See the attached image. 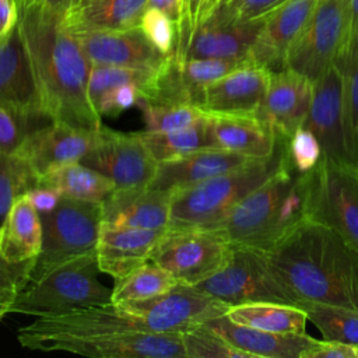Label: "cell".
Listing matches in <instances>:
<instances>
[{
    "label": "cell",
    "mask_w": 358,
    "mask_h": 358,
    "mask_svg": "<svg viewBox=\"0 0 358 358\" xmlns=\"http://www.w3.org/2000/svg\"><path fill=\"white\" fill-rule=\"evenodd\" d=\"M18 13L41 116L76 127L99 129L101 116L87 92L91 62L64 24L63 13L35 1L18 6Z\"/></svg>",
    "instance_id": "6da1fadb"
},
{
    "label": "cell",
    "mask_w": 358,
    "mask_h": 358,
    "mask_svg": "<svg viewBox=\"0 0 358 358\" xmlns=\"http://www.w3.org/2000/svg\"><path fill=\"white\" fill-rule=\"evenodd\" d=\"M264 255L302 306L322 302L358 312V249L331 228L308 220Z\"/></svg>",
    "instance_id": "7a4b0ae2"
},
{
    "label": "cell",
    "mask_w": 358,
    "mask_h": 358,
    "mask_svg": "<svg viewBox=\"0 0 358 358\" xmlns=\"http://www.w3.org/2000/svg\"><path fill=\"white\" fill-rule=\"evenodd\" d=\"M312 175L288 161L263 185L245 196L213 228L232 246L267 253L310 220Z\"/></svg>",
    "instance_id": "3957f363"
},
{
    "label": "cell",
    "mask_w": 358,
    "mask_h": 358,
    "mask_svg": "<svg viewBox=\"0 0 358 358\" xmlns=\"http://www.w3.org/2000/svg\"><path fill=\"white\" fill-rule=\"evenodd\" d=\"M285 161L282 140L275 154L267 159L175 190L171 196L168 229L213 228L245 196L268 180Z\"/></svg>",
    "instance_id": "277c9868"
},
{
    "label": "cell",
    "mask_w": 358,
    "mask_h": 358,
    "mask_svg": "<svg viewBox=\"0 0 358 358\" xmlns=\"http://www.w3.org/2000/svg\"><path fill=\"white\" fill-rule=\"evenodd\" d=\"M95 252L73 259L41 278L31 281L18 294L10 313L49 317L81 308L112 302V289L99 280Z\"/></svg>",
    "instance_id": "5b68a950"
},
{
    "label": "cell",
    "mask_w": 358,
    "mask_h": 358,
    "mask_svg": "<svg viewBox=\"0 0 358 358\" xmlns=\"http://www.w3.org/2000/svg\"><path fill=\"white\" fill-rule=\"evenodd\" d=\"M42 248L31 270L29 282L53 268L95 252L102 225V201L62 196L55 210L41 214Z\"/></svg>",
    "instance_id": "8992f818"
},
{
    "label": "cell",
    "mask_w": 358,
    "mask_h": 358,
    "mask_svg": "<svg viewBox=\"0 0 358 358\" xmlns=\"http://www.w3.org/2000/svg\"><path fill=\"white\" fill-rule=\"evenodd\" d=\"M350 48V13L345 0H317L299 36L291 45L284 69L315 81Z\"/></svg>",
    "instance_id": "52a82bcc"
},
{
    "label": "cell",
    "mask_w": 358,
    "mask_h": 358,
    "mask_svg": "<svg viewBox=\"0 0 358 358\" xmlns=\"http://www.w3.org/2000/svg\"><path fill=\"white\" fill-rule=\"evenodd\" d=\"M194 287L227 302L229 306L275 302L302 308L299 298L273 271L266 255L248 248L234 246L228 263Z\"/></svg>",
    "instance_id": "ba28073f"
},
{
    "label": "cell",
    "mask_w": 358,
    "mask_h": 358,
    "mask_svg": "<svg viewBox=\"0 0 358 358\" xmlns=\"http://www.w3.org/2000/svg\"><path fill=\"white\" fill-rule=\"evenodd\" d=\"M234 246L208 228L166 229L150 260L162 267L178 284L197 285L220 271L229 260Z\"/></svg>",
    "instance_id": "9c48e42d"
},
{
    "label": "cell",
    "mask_w": 358,
    "mask_h": 358,
    "mask_svg": "<svg viewBox=\"0 0 358 358\" xmlns=\"http://www.w3.org/2000/svg\"><path fill=\"white\" fill-rule=\"evenodd\" d=\"M319 140L324 158L358 166V143L354 140L344 96V77L334 63L313 81V94L303 122Z\"/></svg>",
    "instance_id": "30bf717a"
},
{
    "label": "cell",
    "mask_w": 358,
    "mask_h": 358,
    "mask_svg": "<svg viewBox=\"0 0 358 358\" xmlns=\"http://www.w3.org/2000/svg\"><path fill=\"white\" fill-rule=\"evenodd\" d=\"M122 305L136 317L141 331L180 334L227 315L231 308L197 287L185 284H176L161 295Z\"/></svg>",
    "instance_id": "8fae6325"
},
{
    "label": "cell",
    "mask_w": 358,
    "mask_h": 358,
    "mask_svg": "<svg viewBox=\"0 0 358 358\" xmlns=\"http://www.w3.org/2000/svg\"><path fill=\"white\" fill-rule=\"evenodd\" d=\"M310 175V220L331 228L358 249V166L322 157Z\"/></svg>",
    "instance_id": "7c38bea8"
},
{
    "label": "cell",
    "mask_w": 358,
    "mask_h": 358,
    "mask_svg": "<svg viewBox=\"0 0 358 358\" xmlns=\"http://www.w3.org/2000/svg\"><path fill=\"white\" fill-rule=\"evenodd\" d=\"M38 351H60L90 358H186L180 333L117 331L45 340Z\"/></svg>",
    "instance_id": "4fadbf2b"
},
{
    "label": "cell",
    "mask_w": 358,
    "mask_h": 358,
    "mask_svg": "<svg viewBox=\"0 0 358 358\" xmlns=\"http://www.w3.org/2000/svg\"><path fill=\"white\" fill-rule=\"evenodd\" d=\"M115 183V190L140 189L151 185L158 162L140 133H122L101 126L92 148L80 161Z\"/></svg>",
    "instance_id": "5bb4252c"
},
{
    "label": "cell",
    "mask_w": 358,
    "mask_h": 358,
    "mask_svg": "<svg viewBox=\"0 0 358 358\" xmlns=\"http://www.w3.org/2000/svg\"><path fill=\"white\" fill-rule=\"evenodd\" d=\"M264 15L252 21L229 22L210 15L176 45L175 59H246L263 25ZM250 59V57H249Z\"/></svg>",
    "instance_id": "9a60e30c"
},
{
    "label": "cell",
    "mask_w": 358,
    "mask_h": 358,
    "mask_svg": "<svg viewBox=\"0 0 358 358\" xmlns=\"http://www.w3.org/2000/svg\"><path fill=\"white\" fill-rule=\"evenodd\" d=\"M71 31V29H70ZM91 64L161 70L171 56L158 50L140 27L123 31H71Z\"/></svg>",
    "instance_id": "2e32d148"
},
{
    "label": "cell",
    "mask_w": 358,
    "mask_h": 358,
    "mask_svg": "<svg viewBox=\"0 0 358 358\" xmlns=\"http://www.w3.org/2000/svg\"><path fill=\"white\" fill-rule=\"evenodd\" d=\"M98 129L76 127L62 122L29 131L18 152L41 178L48 171L64 164L78 162L92 148Z\"/></svg>",
    "instance_id": "e0dca14e"
},
{
    "label": "cell",
    "mask_w": 358,
    "mask_h": 358,
    "mask_svg": "<svg viewBox=\"0 0 358 358\" xmlns=\"http://www.w3.org/2000/svg\"><path fill=\"white\" fill-rule=\"evenodd\" d=\"M271 70L253 62L208 84L200 103L207 115L256 116L268 83Z\"/></svg>",
    "instance_id": "ac0fdd59"
},
{
    "label": "cell",
    "mask_w": 358,
    "mask_h": 358,
    "mask_svg": "<svg viewBox=\"0 0 358 358\" xmlns=\"http://www.w3.org/2000/svg\"><path fill=\"white\" fill-rule=\"evenodd\" d=\"M313 94V81L291 69L271 71L270 83L257 112L280 138L288 140L303 124Z\"/></svg>",
    "instance_id": "d6986e66"
},
{
    "label": "cell",
    "mask_w": 358,
    "mask_h": 358,
    "mask_svg": "<svg viewBox=\"0 0 358 358\" xmlns=\"http://www.w3.org/2000/svg\"><path fill=\"white\" fill-rule=\"evenodd\" d=\"M316 3L317 0H284L268 11L250 49V60L271 71L282 70L287 52L302 32Z\"/></svg>",
    "instance_id": "ffe728a7"
},
{
    "label": "cell",
    "mask_w": 358,
    "mask_h": 358,
    "mask_svg": "<svg viewBox=\"0 0 358 358\" xmlns=\"http://www.w3.org/2000/svg\"><path fill=\"white\" fill-rule=\"evenodd\" d=\"M166 229L116 227L102 222L95 248L101 273L124 277L147 260Z\"/></svg>",
    "instance_id": "44dd1931"
},
{
    "label": "cell",
    "mask_w": 358,
    "mask_h": 358,
    "mask_svg": "<svg viewBox=\"0 0 358 358\" xmlns=\"http://www.w3.org/2000/svg\"><path fill=\"white\" fill-rule=\"evenodd\" d=\"M255 161L260 159L222 148H203L182 158L158 164L157 173L150 186L173 193Z\"/></svg>",
    "instance_id": "7402d4cb"
},
{
    "label": "cell",
    "mask_w": 358,
    "mask_h": 358,
    "mask_svg": "<svg viewBox=\"0 0 358 358\" xmlns=\"http://www.w3.org/2000/svg\"><path fill=\"white\" fill-rule=\"evenodd\" d=\"M204 324L250 358H305L319 341L306 333H273L238 324L227 315L210 319Z\"/></svg>",
    "instance_id": "603a6c76"
},
{
    "label": "cell",
    "mask_w": 358,
    "mask_h": 358,
    "mask_svg": "<svg viewBox=\"0 0 358 358\" xmlns=\"http://www.w3.org/2000/svg\"><path fill=\"white\" fill-rule=\"evenodd\" d=\"M172 193L151 186L113 190L102 201V222L143 229H168Z\"/></svg>",
    "instance_id": "cb8c5ba5"
},
{
    "label": "cell",
    "mask_w": 358,
    "mask_h": 358,
    "mask_svg": "<svg viewBox=\"0 0 358 358\" xmlns=\"http://www.w3.org/2000/svg\"><path fill=\"white\" fill-rule=\"evenodd\" d=\"M0 103L10 105L31 117L41 116L18 22L0 39Z\"/></svg>",
    "instance_id": "d4e9b609"
},
{
    "label": "cell",
    "mask_w": 358,
    "mask_h": 358,
    "mask_svg": "<svg viewBox=\"0 0 358 358\" xmlns=\"http://www.w3.org/2000/svg\"><path fill=\"white\" fill-rule=\"evenodd\" d=\"M211 145L243 154L255 159H267L275 154L280 138L257 116L208 115Z\"/></svg>",
    "instance_id": "484cf974"
},
{
    "label": "cell",
    "mask_w": 358,
    "mask_h": 358,
    "mask_svg": "<svg viewBox=\"0 0 358 358\" xmlns=\"http://www.w3.org/2000/svg\"><path fill=\"white\" fill-rule=\"evenodd\" d=\"M42 248V220L28 194L20 196L0 224V253L11 263L36 259Z\"/></svg>",
    "instance_id": "4316f807"
},
{
    "label": "cell",
    "mask_w": 358,
    "mask_h": 358,
    "mask_svg": "<svg viewBox=\"0 0 358 358\" xmlns=\"http://www.w3.org/2000/svg\"><path fill=\"white\" fill-rule=\"evenodd\" d=\"M147 0H88L63 13L71 31H123L137 28Z\"/></svg>",
    "instance_id": "83f0119b"
},
{
    "label": "cell",
    "mask_w": 358,
    "mask_h": 358,
    "mask_svg": "<svg viewBox=\"0 0 358 358\" xmlns=\"http://www.w3.org/2000/svg\"><path fill=\"white\" fill-rule=\"evenodd\" d=\"M38 186L50 187L64 197L84 201H103L115 190V183L109 178L80 161L48 171L39 178Z\"/></svg>",
    "instance_id": "f1b7e54d"
},
{
    "label": "cell",
    "mask_w": 358,
    "mask_h": 358,
    "mask_svg": "<svg viewBox=\"0 0 358 358\" xmlns=\"http://www.w3.org/2000/svg\"><path fill=\"white\" fill-rule=\"evenodd\" d=\"M227 316L243 326L255 327L273 333H305L308 315L301 306L275 303V302H252L234 305Z\"/></svg>",
    "instance_id": "f546056e"
},
{
    "label": "cell",
    "mask_w": 358,
    "mask_h": 358,
    "mask_svg": "<svg viewBox=\"0 0 358 358\" xmlns=\"http://www.w3.org/2000/svg\"><path fill=\"white\" fill-rule=\"evenodd\" d=\"M154 159L161 164L182 158L203 148H214L208 127V115L197 123L172 131H140Z\"/></svg>",
    "instance_id": "4dcf8cb0"
},
{
    "label": "cell",
    "mask_w": 358,
    "mask_h": 358,
    "mask_svg": "<svg viewBox=\"0 0 358 358\" xmlns=\"http://www.w3.org/2000/svg\"><path fill=\"white\" fill-rule=\"evenodd\" d=\"M178 282L157 263L147 260L124 277L116 278L112 288V302L127 303L161 295Z\"/></svg>",
    "instance_id": "1f68e13d"
},
{
    "label": "cell",
    "mask_w": 358,
    "mask_h": 358,
    "mask_svg": "<svg viewBox=\"0 0 358 358\" xmlns=\"http://www.w3.org/2000/svg\"><path fill=\"white\" fill-rule=\"evenodd\" d=\"M159 70L133 69L112 64H91L88 76V98L95 109L101 95L110 88L122 84H136L141 88V98H145L151 91Z\"/></svg>",
    "instance_id": "d6a6232c"
},
{
    "label": "cell",
    "mask_w": 358,
    "mask_h": 358,
    "mask_svg": "<svg viewBox=\"0 0 358 358\" xmlns=\"http://www.w3.org/2000/svg\"><path fill=\"white\" fill-rule=\"evenodd\" d=\"M302 308L324 340L358 345V312L322 302H305Z\"/></svg>",
    "instance_id": "836d02e7"
},
{
    "label": "cell",
    "mask_w": 358,
    "mask_h": 358,
    "mask_svg": "<svg viewBox=\"0 0 358 358\" xmlns=\"http://www.w3.org/2000/svg\"><path fill=\"white\" fill-rule=\"evenodd\" d=\"M38 175L18 154L0 150V224L11 204L38 186Z\"/></svg>",
    "instance_id": "e575fe53"
},
{
    "label": "cell",
    "mask_w": 358,
    "mask_h": 358,
    "mask_svg": "<svg viewBox=\"0 0 358 358\" xmlns=\"http://www.w3.org/2000/svg\"><path fill=\"white\" fill-rule=\"evenodd\" d=\"M144 117L145 130L148 131H172L189 127L207 113L194 105L187 103H154L140 99L137 105Z\"/></svg>",
    "instance_id": "d590c367"
},
{
    "label": "cell",
    "mask_w": 358,
    "mask_h": 358,
    "mask_svg": "<svg viewBox=\"0 0 358 358\" xmlns=\"http://www.w3.org/2000/svg\"><path fill=\"white\" fill-rule=\"evenodd\" d=\"M186 358H250L207 324L182 333Z\"/></svg>",
    "instance_id": "8d00e7d4"
},
{
    "label": "cell",
    "mask_w": 358,
    "mask_h": 358,
    "mask_svg": "<svg viewBox=\"0 0 358 358\" xmlns=\"http://www.w3.org/2000/svg\"><path fill=\"white\" fill-rule=\"evenodd\" d=\"M322 147L316 136L305 126H299L288 140H285V157L288 165L299 172L312 171L322 159Z\"/></svg>",
    "instance_id": "74e56055"
},
{
    "label": "cell",
    "mask_w": 358,
    "mask_h": 358,
    "mask_svg": "<svg viewBox=\"0 0 358 358\" xmlns=\"http://www.w3.org/2000/svg\"><path fill=\"white\" fill-rule=\"evenodd\" d=\"M35 260L36 259L11 263L0 253V319L10 313L15 298L29 282Z\"/></svg>",
    "instance_id": "f35d334b"
},
{
    "label": "cell",
    "mask_w": 358,
    "mask_h": 358,
    "mask_svg": "<svg viewBox=\"0 0 358 358\" xmlns=\"http://www.w3.org/2000/svg\"><path fill=\"white\" fill-rule=\"evenodd\" d=\"M138 27L158 50L169 56L175 53L178 43V27L165 13L157 8H145Z\"/></svg>",
    "instance_id": "ab89813d"
},
{
    "label": "cell",
    "mask_w": 358,
    "mask_h": 358,
    "mask_svg": "<svg viewBox=\"0 0 358 358\" xmlns=\"http://www.w3.org/2000/svg\"><path fill=\"white\" fill-rule=\"evenodd\" d=\"M344 77V96L348 123L354 140L358 143V38L344 60L336 62Z\"/></svg>",
    "instance_id": "60d3db41"
},
{
    "label": "cell",
    "mask_w": 358,
    "mask_h": 358,
    "mask_svg": "<svg viewBox=\"0 0 358 358\" xmlns=\"http://www.w3.org/2000/svg\"><path fill=\"white\" fill-rule=\"evenodd\" d=\"M282 1L284 0H222L210 15L229 22L252 21L266 15Z\"/></svg>",
    "instance_id": "b9f144b4"
},
{
    "label": "cell",
    "mask_w": 358,
    "mask_h": 358,
    "mask_svg": "<svg viewBox=\"0 0 358 358\" xmlns=\"http://www.w3.org/2000/svg\"><path fill=\"white\" fill-rule=\"evenodd\" d=\"M29 115L0 103V150L15 152L29 134Z\"/></svg>",
    "instance_id": "7bdbcfd3"
},
{
    "label": "cell",
    "mask_w": 358,
    "mask_h": 358,
    "mask_svg": "<svg viewBox=\"0 0 358 358\" xmlns=\"http://www.w3.org/2000/svg\"><path fill=\"white\" fill-rule=\"evenodd\" d=\"M141 88L136 84H122L108 90L101 95L95 105V110L102 116H115L133 106L141 99Z\"/></svg>",
    "instance_id": "ee69618b"
},
{
    "label": "cell",
    "mask_w": 358,
    "mask_h": 358,
    "mask_svg": "<svg viewBox=\"0 0 358 358\" xmlns=\"http://www.w3.org/2000/svg\"><path fill=\"white\" fill-rule=\"evenodd\" d=\"M305 358H358V350L352 344L319 340Z\"/></svg>",
    "instance_id": "f6af8a7d"
},
{
    "label": "cell",
    "mask_w": 358,
    "mask_h": 358,
    "mask_svg": "<svg viewBox=\"0 0 358 358\" xmlns=\"http://www.w3.org/2000/svg\"><path fill=\"white\" fill-rule=\"evenodd\" d=\"M147 8L165 13L176 24L178 38L187 27V0H147Z\"/></svg>",
    "instance_id": "bcb514c9"
},
{
    "label": "cell",
    "mask_w": 358,
    "mask_h": 358,
    "mask_svg": "<svg viewBox=\"0 0 358 358\" xmlns=\"http://www.w3.org/2000/svg\"><path fill=\"white\" fill-rule=\"evenodd\" d=\"M27 194L39 214H46L55 210L62 199V194L59 192L45 186H36L31 189Z\"/></svg>",
    "instance_id": "7dc6e473"
},
{
    "label": "cell",
    "mask_w": 358,
    "mask_h": 358,
    "mask_svg": "<svg viewBox=\"0 0 358 358\" xmlns=\"http://www.w3.org/2000/svg\"><path fill=\"white\" fill-rule=\"evenodd\" d=\"M18 17L17 0H0V39L17 25Z\"/></svg>",
    "instance_id": "c3c4849f"
},
{
    "label": "cell",
    "mask_w": 358,
    "mask_h": 358,
    "mask_svg": "<svg viewBox=\"0 0 358 358\" xmlns=\"http://www.w3.org/2000/svg\"><path fill=\"white\" fill-rule=\"evenodd\" d=\"M345 1H347L348 13H350V48H348V52H350L351 46L354 45V42L358 38V0H345ZM348 52H347V55H348Z\"/></svg>",
    "instance_id": "681fc988"
},
{
    "label": "cell",
    "mask_w": 358,
    "mask_h": 358,
    "mask_svg": "<svg viewBox=\"0 0 358 358\" xmlns=\"http://www.w3.org/2000/svg\"><path fill=\"white\" fill-rule=\"evenodd\" d=\"M222 0H200V4H199V10H197V14H196V18H194V22H193V27L190 28V31L197 25L200 24L201 21H204L215 8L217 6L221 3ZM183 38V36H182ZM180 38V39H182ZM179 39V41H180ZM178 41V42H179Z\"/></svg>",
    "instance_id": "f907efd6"
},
{
    "label": "cell",
    "mask_w": 358,
    "mask_h": 358,
    "mask_svg": "<svg viewBox=\"0 0 358 358\" xmlns=\"http://www.w3.org/2000/svg\"><path fill=\"white\" fill-rule=\"evenodd\" d=\"M39 3L41 6L43 7H48L50 10H55V11H60V13H64L74 0H32L31 3ZM29 4V3H28ZM21 6V4H20Z\"/></svg>",
    "instance_id": "816d5d0a"
},
{
    "label": "cell",
    "mask_w": 358,
    "mask_h": 358,
    "mask_svg": "<svg viewBox=\"0 0 358 358\" xmlns=\"http://www.w3.org/2000/svg\"><path fill=\"white\" fill-rule=\"evenodd\" d=\"M199 4H200V0H187V27L185 28V31L179 35L178 41L185 36L190 28L193 27V22H194V18H196V14H197V10H199Z\"/></svg>",
    "instance_id": "f5cc1de1"
},
{
    "label": "cell",
    "mask_w": 358,
    "mask_h": 358,
    "mask_svg": "<svg viewBox=\"0 0 358 358\" xmlns=\"http://www.w3.org/2000/svg\"><path fill=\"white\" fill-rule=\"evenodd\" d=\"M84 1H88V0H74L73 3H71V6H76V4H80V3H84ZM70 6V7H71Z\"/></svg>",
    "instance_id": "db71d44e"
},
{
    "label": "cell",
    "mask_w": 358,
    "mask_h": 358,
    "mask_svg": "<svg viewBox=\"0 0 358 358\" xmlns=\"http://www.w3.org/2000/svg\"><path fill=\"white\" fill-rule=\"evenodd\" d=\"M31 1H32V0H18L17 3H18V6H20V4H28V3H31Z\"/></svg>",
    "instance_id": "11a10c76"
},
{
    "label": "cell",
    "mask_w": 358,
    "mask_h": 358,
    "mask_svg": "<svg viewBox=\"0 0 358 358\" xmlns=\"http://www.w3.org/2000/svg\"><path fill=\"white\" fill-rule=\"evenodd\" d=\"M357 350H358V345H357Z\"/></svg>",
    "instance_id": "9f6ffc18"
},
{
    "label": "cell",
    "mask_w": 358,
    "mask_h": 358,
    "mask_svg": "<svg viewBox=\"0 0 358 358\" xmlns=\"http://www.w3.org/2000/svg\"><path fill=\"white\" fill-rule=\"evenodd\" d=\"M17 1H18V0H17Z\"/></svg>",
    "instance_id": "6f0895ef"
}]
</instances>
